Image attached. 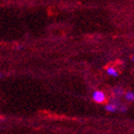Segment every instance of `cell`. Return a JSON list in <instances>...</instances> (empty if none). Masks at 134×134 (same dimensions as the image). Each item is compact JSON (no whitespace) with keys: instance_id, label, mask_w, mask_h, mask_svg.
I'll list each match as a JSON object with an SVG mask.
<instances>
[{"instance_id":"cell-1","label":"cell","mask_w":134,"mask_h":134,"mask_svg":"<svg viewBox=\"0 0 134 134\" xmlns=\"http://www.w3.org/2000/svg\"><path fill=\"white\" fill-rule=\"evenodd\" d=\"M93 100L94 102L98 103H103L105 102V95H104V93L103 91H95V92L93 93Z\"/></svg>"},{"instance_id":"cell-2","label":"cell","mask_w":134,"mask_h":134,"mask_svg":"<svg viewBox=\"0 0 134 134\" xmlns=\"http://www.w3.org/2000/svg\"><path fill=\"white\" fill-rule=\"evenodd\" d=\"M106 73L109 76H112V77H118V71L115 68H113V67H108L106 69Z\"/></svg>"},{"instance_id":"cell-3","label":"cell","mask_w":134,"mask_h":134,"mask_svg":"<svg viewBox=\"0 0 134 134\" xmlns=\"http://www.w3.org/2000/svg\"><path fill=\"white\" fill-rule=\"evenodd\" d=\"M105 110L108 112H115L117 110V106L113 104V103H109L105 106Z\"/></svg>"},{"instance_id":"cell-4","label":"cell","mask_w":134,"mask_h":134,"mask_svg":"<svg viewBox=\"0 0 134 134\" xmlns=\"http://www.w3.org/2000/svg\"><path fill=\"white\" fill-rule=\"evenodd\" d=\"M125 97H126V100H129V102H133L134 100V93L131 92V91H129V92H126V94H125Z\"/></svg>"},{"instance_id":"cell-5","label":"cell","mask_w":134,"mask_h":134,"mask_svg":"<svg viewBox=\"0 0 134 134\" xmlns=\"http://www.w3.org/2000/svg\"><path fill=\"white\" fill-rule=\"evenodd\" d=\"M115 93H116V94H118V93H119V94H122V93H123V91H122V89H121V88H116V89H115Z\"/></svg>"},{"instance_id":"cell-6","label":"cell","mask_w":134,"mask_h":134,"mask_svg":"<svg viewBox=\"0 0 134 134\" xmlns=\"http://www.w3.org/2000/svg\"><path fill=\"white\" fill-rule=\"evenodd\" d=\"M132 62H134V57H133V58H132Z\"/></svg>"}]
</instances>
